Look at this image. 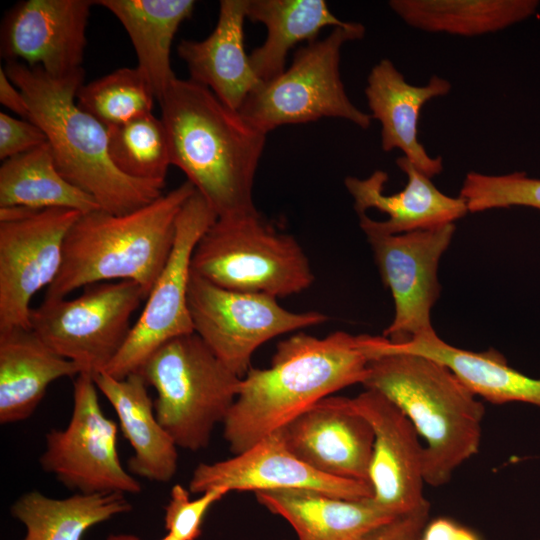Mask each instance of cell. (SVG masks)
<instances>
[{
	"instance_id": "cell-7",
	"label": "cell",
	"mask_w": 540,
	"mask_h": 540,
	"mask_svg": "<svg viewBox=\"0 0 540 540\" xmlns=\"http://www.w3.org/2000/svg\"><path fill=\"white\" fill-rule=\"evenodd\" d=\"M190 268L219 287L275 298L300 293L315 278L298 241L260 213L217 218L196 244Z\"/></svg>"
},
{
	"instance_id": "cell-31",
	"label": "cell",
	"mask_w": 540,
	"mask_h": 540,
	"mask_svg": "<svg viewBox=\"0 0 540 540\" xmlns=\"http://www.w3.org/2000/svg\"><path fill=\"white\" fill-rule=\"evenodd\" d=\"M108 152L115 167L136 180L163 188L171 165L166 128L152 112L107 127Z\"/></svg>"
},
{
	"instance_id": "cell-33",
	"label": "cell",
	"mask_w": 540,
	"mask_h": 540,
	"mask_svg": "<svg viewBox=\"0 0 540 540\" xmlns=\"http://www.w3.org/2000/svg\"><path fill=\"white\" fill-rule=\"evenodd\" d=\"M459 196L472 213L513 206L540 211V179L525 172L489 175L470 171L464 177Z\"/></svg>"
},
{
	"instance_id": "cell-14",
	"label": "cell",
	"mask_w": 540,
	"mask_h": 540,
	"mask_svg": "<svg viewBox=\"0 0 540 540\" xmlns=\"http://www.w3.org/2000/svg\"><path fill=\"white\" fill-rule=\"evenodd\" d=\"M455 224L385 235L365 233L383 284L394 301V318L383 336L394 343L435 332L431 311L440 296L439 261Z\"/></svg>"
},
{
	"instance_id": "cell-13",
	"label": "cell",
	"mask_w": 540,
	"mask_h": 540,
	"mask_svg": "<svg viewBox=\"0 0 540 540\" xmlns=\"http://www.w3.org/2000/svg\"><path fill=\"white\" fill-rule=\"evenodd\" d=\"M216 219L199 192L195 191L184 203L177 218L171 254L127 341L104 372L123 379L137 372L167 341L194 332L188 308L191 258L199 239Z\"/></svg>"
},
{
	"instance_id": "cell-10",
	"label": "cell",
	"mask_w": 540,
	"mask_h": 540,
	"mask_svg": "<svg viewBox=\"0 0 540 540\" xmlns=\"http://www.w3.org/2000/svg\"><path fill=\"white\" fill-rule=\"evenodd\" d=\"M188 308L194 332L240 378L265 342L328 320L321 312H292L275 297L225 289L192 272Z\"/></svg>"
},
{
	"instance_id": "cell-18",
	"label": "cell",
	"mask_w": 540,
	"mask_h": 540,
	"mask_svg": "<svg viewBox=\"0 0 540 540\" xmlns=\"http://www.w3.org/2000/svg\"><path fill=\"white\" fill-rule=\"evenodd\" d=\"M277 431L288 449L313 469L369 483L374 432L350 398L328 396Z\"/></svg>"
},
{
	"instance_id": "cell-15",
	"label": "cell",
	"mask_w": 540,
	"mask_h": 540,
	"mask_svg": "<svg viewBox=\"0 0 540 540\" xmlns=\"http://www.w3.org/2000/svg\"><path fill=\"white\" fill-rule=\"evenodd\" d=\"M91 0H25L4 16L0 54L7 61L39 66L53 77L81 69Z\"/></svg>"
},
{
	"instance_id": "cell-21",
	"label": "cell",
	"mask_w": 540,
	"mask_h": 540,
	"mask_svg": "<svg viewBox=\"0 0 540 540\" xmlns=\"http://www.w3.org/2000/svg\"><path fill=\"white\" fill-rule=\"evenodd\" d=\"M247 0H222L217 24L201 41L182 40L178 56L190 80L210 89L225 105L239 111L263 82L255 74L244 47Z\"/></svg>"
},
{
	"instance_id": "cell-11",
	"label": "cell",
	"mask_w": 540,
	"mask_h": 540,
	"mask_svg": "<svg viewBox=\"0 0 540 540\" xmlns=\"http://www.w3.org/2000/svg\"><path fill=\"white\" fill-rule=\"evenodd\" d=\"M97 391L92 374L76 376L71 419L65 429L46 434L40 465L78 493H139L140 483L120 462L118 427L103 413Z\"/></svg>"
},
{
	"instance_id": "cell-8",
	"label": "cell",
	"mask_w": 540,
	"mask_h": 540,
	"mask_svg": "<svg viewBox=\"0 0 540 540\" xmlns=\"http://www.w3.org/2000/svg\"><path fill=\"white\" fill-rule=\"evenodd\" d=\"M364 35V25L350 22L333 28L324 39L302 46L291 65L253 91L239 112L266 134L283 125L321 118H340L369 128L371 115L352 103L340 75L343 45Z\"/></svg>"
},
{
	"instance_id": "cell-30",
	"label": "cell",
	"mask_w": 540,
	"mask_h": 540,
	"mask_svg": "<svg viewBox=\"0 0 540 540\" xmlns=\"http://www.w3.org/2000/svg\"><path fill=\"white\" fill-rule=\"evenodd\" d=\"M101 209L96 200L67 181L56 167L48 142L9 158L0 166V208Z\"/></svg>"
},
{
	"instance_id": "cell-35",
	"label": "cell",
	"mask_w": 540,
	"mask_h": 540,
	"mask_svg": "<svg viewBox=\"0 0 540 540\" xmlns=\"http://www.w3.org/2000/svg\"><path fill=\"white\" fill-rule=\"evenodd\" d=\"M47 142L43 130L26 119H18L7 113H0V159L29 152Z\"/></svg>"
},
{
	"instance_id": "cell-2",
	"label": "cell",
	"mask_w": 540,
	"mask_h": 540,
	"mask_svg": "<svg viewBox=\"0 0 540 540\" xmlns=\"http://www.w3.org/2000/svg\"><path fill=\"white\" fill-rule=\"evenodd\" d=\"M368 336L298 332L278 343L268 368L251 367L223 425L229 450L242 453L334 392L363 384L372 359Z\"/></svg>"
},
{
	"instance_id": "cell-23",
	"label": "cell",
	"mask_w": 540,
	"mask_h": 540,
	"mask_svg": "<svg viewBox=\"0 0 540 540\" xmlns=\"http://www.w3.org/2000/svg\"><path fill=\"white\" fill-rule=\"evenodd\" d=\"M98 390L115 410L124 437L134 450L130 473L155 482H169L177 471V445L158 422L147 383L139 372L116 379L93 375Z\"/></svg>"
},
{
	"instance_id": "cell-24",
	"label": "cell",
	"mask_w": 540,
	"mask_h": 540,
	"mask_svg": "<svg viewBox=\"0 0 540 540\" xmlns=\"http://www.w3.org/2000/svg\"><path fill=\"white\" fill-rule=\"evenodd\" d=\"M81 369L58 355L31 328L0 331V423L28 419L48 386Z\"/></svg>"
},
{
	"instance_id": "cell-4",
	"label": "cell",
	"mask_w": 540,
	"mask_h": 540,
	"mask_svg": "<svg viewBox=\"0 0 540 540\" xmlns=\"http://www.w3.org/2000/svg\"><path fill=\"white\" fill-rule=\"evenodd\" d=\"M195 191L187 180L130 213L97 209L81 214L67 232L61 268L44 299L66 298L91 284L123 280L149 293L173 249L178 215Z\"/></svg>"
},
{
	"instance_id": "cell-29",
	"label": "cell",
	"mask_w": 540,
	"mask_h": 540,
	"mask_svg": "<svg viewBox=\"0 0 540 540\" xmlns=\"http://www.w3.org/2000/svg\"><path fill=\"white\" fill-rule=\"evenodd\" d=\"M407 25L429 33L475 37L506 29L534 15L537 0H391Z\"/></svg>"
},
{
	"instance_id": "cell-32",
	"label": "cell",
	"mask_w": 540,
	"mask_h": 540,
	"mask_svg": "<svg viewBox=\"0 0 540 540\" xmlns=\"http://www.w3.org/2000/svg\"><path fill=\"white\" fill-rule=\"evenodd\" d=\"M156 99L139 67H122L87 84L76 97L78 106L110 127L150 113Z\"/></svg>"
},
{
	"instance_id": "cell-40",
	"label": "cell",
	"mask_w": 540,
	"mask_h": 540,
	"mask_svg": "<svg viewBox=\"0 0 540 540\" xmlns=\"http://www.w3.org/2000/svg\"><path fill=\"white\" fill-rule=\"evenodd\" d=\"M116 540H140V539L135 535L121 534V535H118ZM160 540H179V539L174 537L172 534L167 533V535L162 537Z\"/></svg>"
},
{
	"instance_id": "cell-26",
	"label": "cell",
	"mask_w": 540,
	"mask_h": 540,
	"mask_svg": "<svg viewBox=\"0 0 540 540\" xmlns=\"http://www.w3.org/2000/svg\"><path fill=\"white\" fill-rule=\"evenodd\" d=\"M123 25L138 65L159 101L177 78L171 66V47L179 26L191 17L193 0H100Z\"/></svg>"
},
{
	"instance_id": "cell-12",
	"label": "cell",
	"mask_w": 540,
	"mask_h": 540,
	"mask_svg": "<svg viewBox=\"0 0 540 540\" xmlns=\"http://www.w3.org/2000/svg\"><path fill=\"white\" fill-rule=\"evenodd\" d=\"M80 215L59 208H0V331L30 328L31 299L57 277L65 237Z\"/></svg>"
},
{
	"instance_id": "cell-38",
	"label": "cell",
	"mask_w": 540,
	"mask_h": 540,
	"mask_svg": "<svg viewBox=\"0 0 540 540\" xmlns=\"http://www.w3.org/2000/svg\"><path fill=\"white\" fill-rule=\"evenodd\" d=\"M459 527L451 520L435 519L427 523L422 540H455Z\"/></svg>"
},
{
	"instance_id": "cell-9",
	"label": "cell",
	"mask_w": 540,
	"mask_h": 540,
	"mask_svg": "<svg viewBox=\"0 0 540 540\" xmlns=\"http://www.w3.org/2000/svg\"><path fill=\"white\" fill-rule=\"evenodd\" d=\"M148 291L129 281L84 287L75 298L44 299L31 308L30 328L81 373L104 372L127 341L130 319Z\"/></svg>"
},
{
	"instance_id": "cell-19",
	"label": "cell",
	"mask_w": 540,
	"mask_h": 540,
	"mask_svg": "<svg viewBox=\"0 0 540 540\" xmlns=\"http://www.w3.org/2000/svg\"><path fill=\"white\" fill-rule=\"evenodd\" d=\"M396 164L407 183L395 194L385 193L388 174L382 170L366 178L349 176L344 181L364 233L395 235L425 230L454 224L468 213L464 199L441 192L432 178L404 156L397 158Z\"/></svg>"
},
{
	"instance_id": "cell-3",
	"label": "cell",
	"mask_w": 540,
	"mask_h": 540,
	"mask_svg": "<svg viewBox=\"0 0 540 540\" xmlns=\"http://www.w3.org/2000/svg\"><path fill=\"white\" fill-rule=\"evenodd\" d=\"M3 68L25 96L28 120L45 133L61 175L92 196L102 210L130 213L162 195V188L128 177L111 161L107 127L76 101L84 69L53 77L20 61H7Z\"/></svg>"
},
{
	"instance_id": "cell-34",
	"label": "cell",
	"mask_w": 540,
	"mask_h": 540,
	"mask_svg": "<svg viewBox=\"0 0 540 540\" xmlns=\"http://www.w3.org/2000/svg\"><path fill=\"white\" fill-rule=\"evenodd\" d=\"M227 493L228 491L224 488H213L192 500L190 491L181 484H175L170 491L168 504L164 508V525L167 533L179 540H197L201 534V525L206 513Z\"/></svg>"
},
{
	"instance_id": "cell-20",
	"label": "cell",
	"mask_w": 540,
	"mask_h": 540,
	"mask_svg": "<svg viewBox=\"0 0 540 540\" xmlns=\"http://www.w3.org/2000/svg\"><path fill=\"white\" fill-rule=\"evenodd\" d=\"M451 83L433 75L424 85H414L389 59H382L370 70L365 96L370 115L381 126V147L385 152L402 151L416 169L432 178L443 170L442 158L432 157L418 137L422 108L430 100L447 95Z\"/></svg>"
},
{
	"instance_id": "cell-16",
	"label": "cell",
	"mask_w": 540,
	"mask_h": 540,
	"mask_svg": "<svg viewBox=\"0 0 540 540\" xmlns=\"http://www.w3.org/2000/svg\"><path fill=\"white\" fill-rule=\"evenodd\" d=\"M213 488L230 491L303 489L347 500L372 497L368 482L325 475L305 464L275 431L242 453L214 463H200L189 482L191 493Z\"/></svg>"
},
{
	"instance_id": "cell-17",
	"label": "cell",
	"mask_w": 540,
	"mask_h": 540,
	"mask_svg": "<svg viewBox=\"0 0 540 540\" xmlns=\"http://www.w3.org/2000/svg\"><path fill=\"white\" fill-rule=\"evenodd\" d=\"M350 399L374 432L368 476L372 503L388 516L395 517L426 502L423 445L411 421L375 390L365 389Z\"/></svg>"
},
{
	"instance_id": "cell-6",
	"label": "cell",
	"mask_w": 540,
	"mask_h": 540,
	"mask_svg": "<svg viewBox=\"0 0 540 540\" xmlns=\"http://www.w3.org/2000/svg\"><path fill=\"white\" fill-rule=\"evenodd\" d=\"M137 372L156 390L160 425L177 447L193 452L206 448L224 423L242 379L195 332L164 343Z\"/></svg>"
},
{
	"instance_id": "cell-37",
	"label": "cell",
	"mask_w": 540,
	"mask_h": 540,
	"mask_svg": "<svg viewBox=\"0 0 540 540\" xmlns=\"http://www.w3.org/2000/svg\"><path fill=\"white\" fill-rule=\"evenodd\" d=\"M0 102L23 119H29L26 98L10 80L3 67L0 68Z\"/></svg>"
},
{
	"instance_id": "cell-27",
	"label": "cell",
	"mask_w": 540,
	"mask_h": 540,
	"mask_svg": "<svg viewBox=\"0 0 540 540\" xmlns=\"http://www.w3.org/2000/svg\"><path fill=\"white\" fill-rule=\"evenodd\" d=\"M247 19L267 30L263 44L249 54L251 66L262 82L283 73L289 51L301 42L311 43L327 26L344 27L324 0H247Z\"/></svg>"
},
{
	"instance_id": "cell-22",
	"label": "cell",
	"mask_w": 540,
	"mask_h": 540,
	"mask_svg": "<svg viewBox=\"0 0 540 540\" xmlns=\"http://www.w3.org/2000/svg\"><path fill=\"white\" fill-rule=\"evenodd\" d=\"M411 353L434 359L448 367L477 397L493 404L522 402L540 407V379L509 366L497 350L474 352L450 345L436 332L394 343L378 337L375 355Z\"/></svg>"
},
{
	"instance_id": "cell-36",
	"label": "cell",
	"mask_w": 540,
	"mask_h": 540,
	"mask_svg": "<svg viewBox=\"0 0 540 540\" xmlns=\"http://www.w3.org/2000/svg\"><path fill=\"white\" fill-rule=\"evenodd\" d=\"M429 512L430 503L427 500L413 510L370 528L355 540H422L429 522Z\"/></svg>"
},
{
	"instance_id": "cell-39",
	"label": "cell",
	"mask_w": 540,
	"mask_h": 540,
	"mask_svg": "<svg viewBox=\"0 0 540 540\" xmlns=\"http://www.w3.org/2000/svg\"><path fill=\"white\" fill-rule=\"evenodd\" d=\"M455 540H479V538L470 530L459 527Z\"/></svg>"
},
{
	"instance_id": "cell-28",
	"label": "cell",
	"mask_w": 540,
	"mask_h": 540,
	"mask_svg": "<svg viewBox=\"0 0 540 540\" xmlns=\"http://www.w3.org/2000/svg\"><path fill=\"white\" fill-rule=\"evenodd\" d=\"M131 510L119 492H76L55 499L30 491L11 505L10 513L25 527L22 540H81L89 528Z\"/></svg>"
},
{
	"instance_id": "cell-25",
	"label": "cell",
	"mask_w": 540,
	"mask_h": 540,
	"mask_svg": "<svg viewBox=\"0 0 540 540\" xmlns=\"http://www.w3.org/2000/svg\"><path fill=\"white\" fill-rule=\"evenodd\" d=\"M260 505L284 518L298 540H355L393 517L370 500H347L321 492L286 489L256 492Z\"/></svg>"
},
{
	"instance_id": "cell-5",
	"label": "cell",
	"mask_w": 540,
	"mask_h": 540,
	"mask_svg": "<svg viewBox=\"0 0 540 540\" xmlns=\"http://www.w3.org/2000/svg\"><path fill=\"white\" fill-rule=\"evenodd\" d=\"M362 385L392 401L424 439L425 484L445 485L478 452L483 403L444 364L411 353L382 354L370 360Z\"/></svg>"
},
{
	"instance_id": "cell-1",
	"label": "cell",
	"mask_w": 540,
	"mask_h": 540,
	"mask_svg": "<svg viewBox=\"0 0 540 540\" xmlns=\"http://www.w3.org/2000/svg\"><path fill=\"white\" fill-rule=\"evenodd\" d=\"M158 102L171 165L184 172L217 218L259 214L253 186L267 134L190 79L176 78Z\"/></svg>"
}]
</instances>
